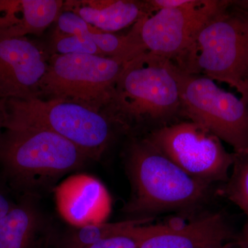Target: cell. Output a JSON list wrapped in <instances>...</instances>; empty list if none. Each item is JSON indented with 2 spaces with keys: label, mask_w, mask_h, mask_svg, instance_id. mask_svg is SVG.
<instances>
[{
  "label": "cell",
  "mask_w": 248,
  "mask_h": 248,
  "mask_svg": "<svg viewBox=\"0 0 248 248\" xmlns=\"http://www.w3.org/2000/svg\"><path fill=\"white\" fill-rule=\"evenodd\" d=\"M241 99L245 104L248 105V53L247 57V61H246V71L244 79H243L242 86H241Z\"/></svg>",
  "instance_id": "22"
},
{
  "label": "cell",
  "mask_w": 248,
  "mask_h": 248,
  "mask_svg": "<svg viewBox=\"0 0 248 248\" xmlns=\"http://www.w3.org/2000/svg\"><path fill=\"white\" fill-rule=\"evenodd\" d=\"M54 192L60 216L72 227L106 222L110 215V195L93 176H69L54 188Z\"/></svg>",
  "instance_id": "12"
},
{
  "label": "cell",
  "mask_w": 248,
  "mask_h": 248,
  "mask_svg": "<svg viewBox=\"0 0 248 248\" xmlns=\"http://www.w3.org/2000/svg\"><path fill=\"white\" fill-rule=\"evenodd\" d=\"M52 54H89L104 56L97 46L83 36L65 33L55 29L50 42Z\"/></svg>",
  "instance_id": "19"
},
{
  "label": "cell",
  "mask_w": 248,
  "mask_h": 248,
  "mask_svg": "<svg viewBox=\"0 0 248 248\" xmlns=\"http://www.w3.org/2000/svg\"><path fill=\"white\" fill-rule=\"evenodd\" d=\"M91 161L71 141L37 125L7 124L0 137V176L21 195L38 197Z\"/></svg>",
  "instance_id": "2"
},
{
  "label": "cell",
  "mask_w": 248,
  "mask_h": 248,
  "mask_svg": "<svg viewBox=\"0 0 248 248\" xmlns=\"http://www.w3.org/2000/svg\"><path fill=\"white\" fill-rule=\"evenodd\" d=\"M136 227L125 232L102 240L88 248H138V241L135 234Z\"/></svg>",
  "instance_id": "20"
},
{
  "label": "cell",
  "mask_w": 248,
  "mask_h": 248,
  "mask_svg": "<svg viewBox=\"0 0 248 248\" xmlns=\"http://www.w3.org/2000/svg\"><path fill=\"white\" fill-rule=\"evenodd\" d=\"M103 112L124 132L150 133L178 122L183 116L175 65L148 52L129 62Z\"/></svg>",
  "instance_id": "1"
},
{
  "label": "cell",
  "mask_w": 248,
  "mask_h": 248,
  "mask_svg": "<svg viewBox=\"0 0 248 248\" xmlns=\"http://www.w3.org/2000/svg\"><path fill=\"white\" fill-rule=\"evenodd\" d=\"M231 248H248V244L244 242L234 243Z\"/></svg>",
  "instance_id": "25"
},
{
  "label": "cell",
  "mask_w": 248,
  "mask_h": 248,
  "mask_svg": "<svg viewBox=\"0 0 248 248\" xmlns=\"http://www.w3.org/2000/svg\"><path fill=\"white\" fill-rule=\"evenodd\" d=\"M63 10L74 13L93 27L110 33L134 26L155 13L148 0H70L64 1Z\"/></svg>",
  "instance_id": "15"
},
{
  "label": "cell",
  "mask_w": 248,
  "mask_h": 248,
  "mask_svg": "<svg viewBox=\"0 0 248 248\" xmlns=\"http://www.w3.org/2000/svg\"><path fill=\"white\" fill-rule=\"evenodd\" d=\"M231 6L248 14V0H231Z\"/></svg>",
  "instance_id": "24"
},
{
  "label": "cell",
  "mask_w": 248,
  "mask_h": 248,
  "mask_svg": "<svg viewBox=\"0 0 248 248\" xmlns=\"http://www.w3.org/2000/svg\"><path fill=\"white\" fill-rule=\"evenodd\" d=\"M153 219H128L115 223H93L72 227L58 240V248H88L102 240L125 232L134 227L148 224Z\"/></svg>",
  "instance_id": "17"
},
{
  "label": "cell",
  "mask_w": 248,
  "mask_h": 248,
  "mask_svg": "<svg viewBox=\"0 0 248 248\" xmlns=\"http://www.w3.org/2000/svg\"><path fill=\"white\" fill-rule=\"evenodd\" d=\"M56 22L58 31L89 39L104 56L130 62L146 52L135 26L127 35H117L103 32L78 15L65 10L62 11Z\"/></svg>",
  "instance_id": "16"
},
{
  "label": "cell",
  "mask_w": 248,
  "mask_h": 248,
  "mask_svg": "<svg viewBox=\"0 0 248 248\" xmlns=\"http://www.w3.org/2000/svg\"><path fill=\"white\" fill-rule=\"evenodd\" d=\"M16 202L11 200L9 193V186L0 176V219L13 208Z\"/></svg>",
  "instance_id": "21"
},
{
  "label": "cell",
  "mask_w": 248,
  "mask_h": 248,
  "mask_svg": "<svg viewBox=\"0 0 248 248\" xmlns=\"http://www.w3.org/2000/svg\"><path fill=\"white\" fill-rule=\"evenodd\" d=\"M128 62L89 54H51L38 98L65 99L103 111Z\"/></svg>",
  "instance_id": "6"
},
{
  "label": "cell",
  "mask_w": 248,
  "mask_h": 248,
  "mask_svg": "<svg viewBox=\"0 0 248 248\" xmlns=\"http://www.w3.org/2000/svg\"><path fill=\"white\" fill-rule=\"evenodd\" d=\"M182 116L200 124L234 153L248 151V105L205 76L184 73L176 66Z\"/></svg>",
  "instance_id": "7"
},
{
  "label": "cell",
  "mask_w": 248,
  "mask_h": 248,
  "mask_svg": "<svg viewBox=\"0 0 248 248\" xmlns=\"http://www.w3.org/2000/svg\"><path fill=\"white\" fill-rule=\"evenodd\" d=\"M7 123V112L5 107L4 101L0 100V137L4 133Z\"/></svg>",
  "instance_id": "23"
},
{
  "label": "cell",
  "mask_w": 248,
  "mask_h": 248,
  "mask_svg": "<svg viewBox=\"0 0 248 248\" xmlns=\"http://www.w3.org/2000/svg\"><path fill=\"white\" fill-rule=\"evenodd\" d=\"M248 53V14L231 6L203 26L176 66L241 92Z\"/></svg>",
  "instance_id": "5"
},
{
  "label": "cell",
  "mask_w": 248,
  "mask_h": 248,
  "mask_svg": "<svg viewBox=\"0 0 248 248\" xmlns=\"http://www.w3.org/2000/svg\"><path fill=\"white\" fill-rule=\"evenodd\" d=\"M38 197L22 195L0 219V248H43L48 225L37 203Z\"/></svg>",
  "instance_id": "13"
},
{
  "label": "cell",
  "mask_w": 248,
  "mask_h": 248,
  "mask_svg": "<svg viewBox=\"0 0 248 248\" xmlns=\"http://www.w3.org/2000/svg\"><path fill=\"white\" fill-rule=\"evenodd\" d=\"M138 248H231L233 232L221 213L179 227L145 224L135 228Z\"/></svg>",
  "instance_id": "11"
},
{
  "label": "cell",
  "mask_w": 248,
  "mask_h": 248,
  "mask_svg": "<svg viewBox=\"0 0 248 248\" xmlns=\"http://www.w3.org/2000/svg\"><path fill=\"white\" fill-rule=\"evenodd\" d=\"M234 153V164L222 192L248 217V151Z\"/></svg>",
  "instance_id": "18"
},
{
  "label": "cell",
  "mask_w": 248,
  "mask_h": 248,
  "mask_svg": "<svg viewBox=\"0 0 248 248\" xmlns=\"http://www.w3.org/2000/svg\"><path fill=\"white\" fill-rule=\"evenodd\" d=\"M125 169L131 195L122 211L129 219L196 208L210 195L211 184L192 177L158 151L146 138L129 145Z\"/></svg>",
  "instance_id": "3"
},
{
  "label": "cell",
  "mask_w": 248,
  "mask_h": 248,
  "mask_svg": "<svg viewBox=\"0 0 248 248\" xmlns=\"http://www.w3.org/2000/svg\"><path fill=\"white\" fill-rule=\"evenodd\" d=\"M144 138L166 157L196 179L213 185L225 184L231 174L234 153L200 124L178 121L152 130Z\"/></svg>",
  "instance_id": "8"
},
{
  "label": "cell",
  "mask_w": 248,
  "mask_h": 248,
  "mask_svg": "<svg viewBox=\"0 0 248 248\" xmlns=\"http://www.w3.org/2000/svg\"><path fill=\"white\" fill-rule=\"evenodd\" d=\"M62 0H0V37L41 35L63 11Z\"/></svg>",
  "instance_id": "14"
},
{
  "label": "cell",
  "mask_w": 248,
  "mask_h": 248,
  "mask_svg": "<svg viewBox=\"0 0 248 248\" xmlns=\"http://www.w3.org/2000/svg\"><path fill=\"white\" fill-rule=\"evenodd\" d=\"M7 124H29L66 139L91 161H99L115 138L117 124L103 111L61 99L4 101ZM122 131V130H121Z\"/></svg>",
  "instance_id": "4"
},
{
  "label": "cell",
  "mask_w": 248,
  "mask_h": 248,
  "mask_svg": "<svg viewBox=\"0 0 248 248\" xmlns=\"http://www.w3.org/2000/svg\"><path fill=\"white\" fill-rule=\"evenodd\" d=\"M231 5V0H193L183 7L160 9L134 26L146 52L176 64L200 29Z\"/></svg>",
  "instance_id": "9"
},
{
  "label": "cell",
  "mask_w": 248,
  "mask_h": 248,
  "mask_svg": "<svg viewBox=\"0 0 248 248\" xmlns=\"http://www.w3.org/2000/svg\"><path fill=\"white\" fill-rule=\"evenodd\" d=\"M48 61L45 50L27 37H0V100L39 97Z\"/></svg>",
  "instance_id": "10"
}]
</instances>
